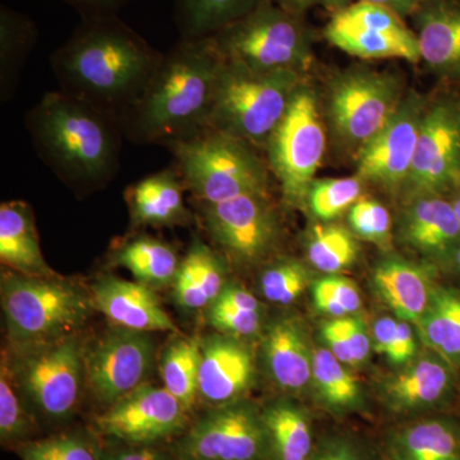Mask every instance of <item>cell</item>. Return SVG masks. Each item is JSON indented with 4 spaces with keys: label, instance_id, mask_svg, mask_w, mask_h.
<instances>
[{
    "label": "cell",
    "instance_id": "1",
    "mask_svg": "<svg viewBox=\"0 0 460 460\" xmlns=\"http://www.w3.org/2000/svg\"><path fill=\"white\" fill-rule=\"evenodd\" d=\"M164 54L118 16L81 18L50 57L60 91L113 115L131 111Z\"/></svg>",
    "mask_w": 460,
    "mask_h": 460
},
{
    "label": "cell",
    "instance_id": "2",
    "mask_svg": "<svg viewBox=\"0 0 460 460\" xmlns=\"http://www.w3.org/2000/svg\"><path fill=\"white\" fill-rule=\"evenodd\" d=\"M223 62L213 36L181 38L163 57L141 98L120 119L124 137L133 144L169 147L208 128Z\"/></svg>",
    "mask_w": 460,
    "mask_h": 460
},
{
    "label": "cell",
    "instance_id": "3",
    "mask_svg": "<svg viewBox=\"0 0 460 460\" xmlns=\"http://www.w3.org/2000/svg\"><path fill=\"white\" fill-rule=\"evenodd\" d=\"M25 124L36 154L77 195L104 189L119 172L122 126L89 102L47 93Z\"/></svg>",
    "mask_w": 460,
    "mask_h": 460
},
{
    "label": "cell",
    "instance_id": "4",
    "mask_svg": "<svg viewBox=\"0 0 460 460\" xmlns=\"http://www.w3.org/2000/svg\"><path fill=\"white\" fill-rule=\"evenodd\" d=\"M304 75L260 74L224 59L215 84L208 128L265 148Z\"/></svg>",
    "mask_w": 460,
    "mask_h": 460
},
{
    "label": "cell",
    "instance_id": "5",
    "mask_svg": "<svg viewBox=\"0 0 460 460\" xmlns=\"http://www.w3.org/2000/svg\"><path fill=\"white\" fill-rule=\"evenodd\" d=\"M2 310L12 344H31L78 334L96 310L90 289L74 280L2 274Z\"/></svg>",
    "mask_w": 460,
    "mask_h": 460
},
{
    "label": "cell",
    "instance_id": "6",
    "mask_svg": "<svg viewBox=\"0 0 460 460\" xmlns=\"http://www.w3.org/2000/svg\"><path fill=\"white\" fill-rule=\"evenodd\" d=\"M224 59L260 72H295L313 66L314 35L304 16L263 0L253 11L213 35Z\"/></svg>",
    "mask_w": 460,
    "mask_h": 460
},
{
    "label": "cell",
    "instance_id": "7",
    "mask_svg": "<svg viewBox=\"0 0 460 460\" xmlns=\"http://www.w3.org/2000/svg\"><path fill=\"white\" fill-rule=\"evenodd\" d=\"M4 357L32 411L53 422L74 416L86 383V349L80 334L40 343L12 344Z\"/></svg>",
    "mask_w": 460,
    "mask_h": 460
},
{
    "label": "cell",
    "instance_id": "8",
    "mask_svg": "<svg viewBox=\"0 0 460 460\" xmlns=\"http://www.w3.org/2000/svg\"><path fill=\"white\" fill-rule=\"evenodd\" d=\"M186 190L201 205L268 193L266 166L244 142L206 128L169 146Z\"/></svg>",
    "mask_w": 460,
    "mask_h": 460
},
{
    "label": "cell",
    "instance_id": "9",
    "mask_svg": "<svg viewBox=\"0 0 460 460\" xmlns=\"http://www.w3.org/2000/svg\"><path fill=\"white\" fill-rule=\"evenodd\" d=\"M404 95L401 80L390 72L365 66L344 69L326 89L325 118L332 137L356 156L389 122Z\"/></svg>",
    "mask_w": 460,
    "mask_h": 460
},
{
    "label": "cell",
    "instance_id": "10",
    "mask_svg": "<svg viewBox=\"0 0 460 460\" xmlns=\"http://www.w3.org/2000/svg\"><path fill=\"white\" fill-rule=\"evenodd\" d=\"M265 150L288 204H305L326 151L320 99L313 86L299 84Z\"/></svg>",
    "mask_w": 460,
    "mask_h": 460
},
{
    "label": "cell",
    "instance_id": "11",
    "mask_svg": "<svg viewBox=\"0 0 460 460\" xmlns=\"http://www.w3.org/2000/svg\"><path fill=\"white\" fill-rule=\"evenodd\" d=\"M178 460H270L262 411L238 401L210 408L175 440Z\"/></svg>",
    "mask_w": 460,
    "mask_h": 460
},
{
    "label": "cell",
    "instance_id": "12",
    "mask_svg": "<svg viewBox=\"0 0 460 460\" xmlns=\"http://www.w3.org/2000/svg\"><path fill=\"white\" fill-rule=\"evenodd\" d=\"M402 20L390 9L356 0L332 13L323 36L332 47L359 59L420 62L416 32Z\"/></svg>",
    "mask_w": 460,
    "mask_h": 460
},
{
    "label": "cell",
    "instance_id": "13",
    "mask_svg": "<svg viewBox=\"0 0 460 460\" xmlns=\"http://www.w3.org/2000/svg\"><path fill=\"white\" fill-rule=\"evenodd\" d=\"M93 423L100 435L132 447H157L190 425V411L175 396L147 383L109 405Z\"/></svg>",
    "mask_w": 460,
    "mask_h": 460
},
{
    "label": "cell",
    "instance_id": "14",
    "mask_svg": "<svg viewBox=\"0 0 460 460\" xmlns=\"http://www.w3.org/2000/svg\"><path fill=\"white\" fill-rule=\"evenodd\" d=\"M460 181V102H429L420 122L413 163L402 192L410 199L450 193Z\"/></svg>",
    "mask_w": 460,
    "mask_h": 460
},
{
    "label": "cell",
    "instance_id": "15",
    "mask_svg": "<svg viewBox=\"0 0 460 460\" xmlns=\"http://www.w3.org/2000/svg\"><path fill=\"white\" fill-rule=\"evenodd\" d=\"M155 345L150 332L115 328L86 350V384L95 401L108 408L146 384Z\"/></svg>",
    "mask_w": 460,
    "mask_h": 460
},
{
    "label": "cell",
    "instance_id": "16",
    "mask_svg": "<svg viewBox=\"0 0 460 460\" xmlns=\"http://www.w3.org/2000/svg\"><path fill=\"white\" fill-rule=\"evenodd\" d=\"M429 102L414 91L404 95L385 127L356 154V175L363 183L402 192L410 175L420 122Z\"/></svg>",
    "mask_w": 460,
    "mask_h": 460
},
{
    "label": "cell",
    "instance_id": "17",
    "mask_svg": "<svg viewBox=\"0 0 460 460\" xmlns=\"http://www.w3.org/2000/svg\"><path fill=\"white\" fill-rule=\"evenodd\" d=\"M205 228L233 260L243 265L261 261L274 250L279 223L268 193L202 205Z\"/></svg>",
    "mask_w": 460,
    "mask_h": 460
},
{
    "label": "cell",
    "instance_id": "18",
    "mask_svg": "<svg viewBox=\"0 0 460 460\" xmlns=\"http://www.w3.org/2000/svg\"><path fill=\"white\" fill-rule=\"evenodd\" d=\"M199 399L208 407L242 401L255 381V359L250 348L224 334L199 339Z\"/></svg>",
    "mask_w": 460,
    "mask_h": 460
},
{
    "label": "cell",
    "instance_id": "19",
    "mask_svg": "<svg viewBox=\"0 0 460 460\" xmlns=\"http://www.w3.org/2000/svg\"><path fill=\"white\" fill-rule=\"evenodd\" d=\"M90 292L96 310L115 328L150 334L180 332L153 288L114 275H102L93 281Z\"/></svg>",
    "mask_w": 460,
    "mask_h": 460
},
{
    "label": "cell",
    "instance_id": "20",
    "mask_svg": "<svg viewBox=\"0 0 460 460\" xmlns=\"http://www.w3.org/2000/svg\"><path fill=\"white\" fill-rule=\"evenodd\" d=\"M411 18L420 60L440 77L460 78V0H425Z\"/></svg>",
    "mask_w": 460,
    "mask_h": 460
},
{
    "label": "cell",
    "instance_id": "21",
    "mask_svg": "<svg viewBox=\"0 0 460 460\" xmlns=\"http://www.w3.org/2000/svg\"><path fill=\"white\" fill-rule=\"evenodd\" d=\"M399 233L405 244L429 256H450L460 247V220L443 195L410 199L402 211Z\"/></svg>",
    "mask_w": 460,
    "mask_h": 460
},
{
    "label": "cell",
    "instance_id": "22",
    "mask_svg": "<svg viewBox=\"0 0 460 460\" xmlns=\"http://www.w3.org/2000/svg\"><path fill=\"white\" fill-rule=\"evenodd\" d=\"M184 190L180 171L174 166L133 184L126 192L133 226H172L186 223L189 211L184 205Z\"/></svg>",
    "mask_w": 460,
    "mask_h": 460
},
{
    "label": "cell",
    "instance_id": "23",
    "mask_svg": "<svg viewBox=\"0 0 460 460\" xmlns=\"http://www.w3.org/2000/svg\"><path fill=\"white\" fill-rule=\"evenodd\" d=\"M0 261L9 270L27 277H54L42 256L35 217L23 201L0 206Z\"/></svg>",
    "mask_w": 460,
    "mask_h": 460
},
{
    "label": "cell",
    "instance_id": "24",
    "mask_svg": "<svg viewBox=\"0 0 460 460\" xmlns=\"http://www.w3.org/2000/svg\"><path fill=\"white\" fill-rule=\"evenodd\" d=\"M263 359L269 376L280 389L298 392L313 378V353L301 326L280 319L269 326L263 338Z\"/></svg>",
    "mask_w": 460,
    "mask_h": 460
},
{
    "label": "cell",
    "instance_id": "25",
    "mask_svg": "<svg viewBox=\"0 0 460 460\" xmlns=\"http://www.w3.org/2000/svg\"><path fill=\"white\" fill-rule=\"evenodd\" d=\"M226 265L201 238H193L172 283V296L181 308L199 311L210 307L226 286Z\"/></svg>",
    "mask_w": 460,
    "mask_h": 460
},
{
    "label": "cell",
    "instance_id": "26",
    "mask_svg": "<svg viewBox=\"0 0 460 460\" xmlns=\"http://www.w3.org/2000/svg\"><path fill=\"white\" fill-rule=\"evenodd\" d=\"M374 281L378 295L399 317L419 325L434 293L422 268L393 257L378 263Z\"/></svg>",
    "mask_w": 460,
    "mask_h": 460
},
{
    "label": "cell",
    "instance_id": "27",
    "mask_svg": "<svg viewBox=\"0 0 460 460\" xmlns=\"http://www.w3.org/2000/svg\"><path fill=\"white\" fill-rule=\"evenodd\" d=\"M111 260L115 266L131 272L136 281L153 289L172 286L181 261L171 244L145 234L118 244Z\"/></svg>",
    "mask_w": 460,
    "mask_h": 460
},
{
    "label": "cell",
    "instance_id": "28",
    "mask_svg": "<svg viewBox=\"0 0 460 460\" xmlns=\"http://www.w3.org/2000/svg\"><path fill=\"white\" fill-rule=\"evenodd\" d=\"M36 23L22 12L0 7V100L8 102L17 93L21 75L38 42Z\"/></svg>",
    "mask_w": 460,
    "mask_h": 460
},
{
    "label": "cell",
    "instance_id": "29",
    "mask_svg": "<svg viewBox=\"0 0 460 460\" xmlns=\"http://www.w3.org/2000/svg\"><path fill=\"white\" fill-rule=\"evenodd\" d=\"M270 460H310L314 441L310 417L293 402L279 401L262 410Z\"/></svg>",
    "mask_w": 460,
    "mask_h": 460
},
{
    "label": "cell",
    "instance_id": "30",
    "mask_svg": "<svg viewBox=\"0 0 460 460\" xmlns=\"http://www.w3.org/2000/svg\"><path fill=\"white\" fill-rule=\"evenodd\" d=\"M395 460H460V432L452 422L428 420L395 432L390 443Z\"/></svg>",
    "mask_w": 460,
    "mask_h": 460
},
{
    "label": "cell",
    "instance_id": "31",
    "mask_svg": "<svg viewBox=\"0 0 460 460\" xmlns=\"http://www.w3.org/2000/svg\"><path fill=\"white\" fill-rule=\"evenodd\" d=\"M452 375L447 365L438 359H420L387 386L393 408L399 411H413L431 407L447 395Z\"/></svg>",
    "mask_w": 460,
    "mask_h": 460
},
{
    "label": "cell",
    "instance_id": "32",
    "mask_svg": "<svg viewBox=\"0 0 460 460\" xmlns=\"http://www.w3.org/2000/svg\"><path fill=\"white\" fill-rule=\"evenodd\" d=\"M263 0H174V20L183 39L206 38L253 11Z\"/></svg>",
    "mask_w": 460,
    "mask_h": 460
},
{
    "label": "cell",
    "instance_id": "33",
    "mask_svg": "<svg viewBox=\"0 0 460 460\" xmlns=\"http://www.w3.org/2000/svg\"><path fill=\"white\" fill-rule=\"evenodd\" d=\"M199 339L177 337L166 345L160 359L163 386L190 411L199 401Z\"/></svg>",
    "mask_w": 460,
    "mask_h": 460
},
{
    "label": "cell",
    "instance_id": "34",
    "mask_svg": "<svg viewBox=\"0 0 460 460\" xmlns=\"http://www.w3.org/2000/svg\"><path fill=\"white\" fill-rule=\"evenodd\" d=\"M423 341L453 362H460V295L453 290L432 293L425 316L419 323Z\"/></svg>",
    "mask_w": 460,
    "mask_h": 460
},
{
    "label": "cell",
    "instance_id": "35",
    "mask_svg": "<svg viewBox=\"0 0 460 460\" xmlns=\"http://www.w3.org/2000/svg\"><path fill=\"white\" fill-rule=\"evenodd\" d=\"M308 261L314 269L334 275L352 266L358 256V244L353 233L332 223L311 228L307 237Z\"/></svg>",
    "mask_w": 460,
    "mask_h": 460
},
{
    "label": "cell",
    "instance_id": "36",
    "mask_svg": "<svg viewBox=\"0 0 460 460\" xmlns=\"http://www.w3.org/2000/svg\"><path fill=\"white\" fill-rule=\"evenodd\" d=\"M313 378L320 398L332 410L352 411L361 402L356 377L325 348L313 353Z\"/></svg>",
    "mask_w": 460,
    "mask_h": 460
},
{
    "label": "cell",
    "instance_id": "37",
    "mask_svg": "<svg viewBox=\"0 0 460 460\" xmlns=\"http://www.w3.org/2000/svg\"><path fill=\"white\" fill-rule=\"evenodd\" d=\"M36 422L31 411H26L25 401L14 383L5 357L0 367V441L4 447H20L31 440Z\"/></svg>",
    "mask_w": 460,
    "mask_h": 460
},
{
    "label": "cell",
    "instance_id": "38",
    "mask_svg": "<svg viewBox=\"0 0 460 460\" xmlns=\"http://www.w3.org/2000/svg\"><path fill=\"white\" fill-rule=\"evenodd\" d=\"M363 181L357 177L320 178L311 183L305 205L321 223L337 219L362 198Z\"/></svg>",
    "mask_w": 460,
    "mask_h": 460
},
{
    "label": "cell",
    "instance_id": "39",
    "mask_svg": "<svg viewBox=\"0 0 460 460\" xmlns=\"http://www.w3.org/2000/svg\"><path fill=\"white\" fill-rule=\"evenodd\" d=\"M22 460H102L100 447L78 434L54 435L17 447Z\"/></svg>",
    "mask_w": 460,
    "mask_h": 460
},
{
    "label": "cell",
    "instance_id": "40",
    "mask_svg": "<svg viewBox=\"0 0 460 460\" xmlns=\"http://www.w3.org/2000/svg\"><path fill=\"white\" fill-rule=\"evenodd\" d=\"M308 283V272L295 260L271 263L260 278L261 292L272 304L288 305L296 301Z\"/></svg>",
    "mask_w": 460,
    "mask_h": 460
},
{
    "label": "cell",
    "instance_id": "41",
    "mask_svg": "<svg viewBox=\"0 0 460 460\" xmlns=\"http://www.w3.org/2000/svg\"><path fill=\"white\" fill-rule=\"evenodd\" d=\"M348 223L356 237L386 246L392 237V217L377 199L359 198L348 210Z\"/></svg>",
    "mask_w": 460,
    "mask_h": 460
},
{
    "label": "cell",
    "instance_id": "42",
    "mask_svg": "<svg viewBox=\"0 0 460 460\" xmlns=\"http://www.w3.org/2000/svg\"><path fill=\"white\" fill-rule=\"evenodd\" d=\"M206 317L214 329L228 337H252L261 329V311L230 310L210 305L206 311Z\"/></svg>",
    "mask_w": 460,
    "mask_h": 460
},
{
    "label": "cell",
    "instance_id": "43",
    "mask_svg": "<svg viewBox=\"0 0 460 460\" xmlns=\"http://www.w3.org/2000/svg\"><path fill=\"white\" fill-rule=\"evenodd\" d=\"M310 460H368L367 456L350 438L330 436L316 443Z\"/></svg>",
    "mask_w": 460,
    "mask_h": 460
},
{
    "label": "cell",
    "instance_id": "44",
    "mask_svg": "<svg viewBox=\"0 0 460 460\" xmlns=\"http://www.w3.org/2000/svg\"><path fill=\"white\" fill-rule=\"evenodd\" d=\"M319 283L328 290L348 314L357 313L361 308V295L352 281L337 275H329L320 279Z\"/></svg>",
    "mask_w": 460,
    "mask_h": 460
},
{
    "label": "cell",
    "instance_id": "45",
    "mask_svg": "<svg viewBox=\"0 0 460 460\" xmlns=\"http://www.w3.org/2000/svg\"><path fill=\"white\" fill-rule=\"evenodd\" d=\"M341 330H343L350 350H352L356 365L365 362L368 358L371 350V341L366 332L362 321L356 317H339Z\"/></svg>",
    "mask_w": 460,
    "mask_h": 460
},
{
    "label": "cell",
    "instance_id": "46",
    "mask_svg": "<svg viewBox=\"0 0 460 460\" xmlns=\"http://www.w3.org/2000/svg\"><path fill=\"white\" fill-rule=\"evenodd\" d=\"M102 460H178L174 454H166L159 447H132L117 443V447L100 450Z\"/></svg>",
    "mask_w": 460,
    "mask_h": 460
},
{
    "label": "cell",
    "instance_id": "47",
    "mask_svg": "<svg viewBox=\"0 0 460 460\" xmlns=\"http://www.w3.org/2000/svg\"><path fill=\"white\" fill-rule=\"evenodd\" d=\"M75 9L81 18L118 16L131 0H60Z\"/></svg>",
    "mask_w": 460,
    "mask_h": 460
},
{
    "label": "cell",
    "instance_id": "48",
    "mask_svg": "<svg viewBox=\"0 0 460 460\" xmlns=\"http://www.w3.org/2000/svg\"><path fill=\"white\" fill-rule=\"evenodd\" d=\"M323 337L325 339L330 352L334 354L344 365H356L352 350L348 344L343 330L338 319H332L323 325Z\"/></svg>",
    "mask_w": 460,
    "mask_h": 460
},
{
    "label": "cell",
    "instance_id": "49",
    "mask_svg": "<svg viewBox=\"0 0 460 460\" xmlns=\"http://www.w3.org/2000/svg\"><path fill=\"white\" fill-rule=\"evenodd\" d=\"M211 305L241 311H260L261 307L255 296L251 295L243 288L232 286V284H226L224 287L222 293Z\"/></svg>",
    "mask_w": 460,
    "mask_h": 460
},
{
    "label": "cell",
    "instance_id": "50",
    "mask_svg": "<svg viewBox=\"0 0 460 460\" xmlns=\"http://www.w3.org/2000/svg\"><path fill=\"white\" fill-rule=\"evenodd\" d=\"M414 352H416V343H414L413 332L407 321H401L398 323L394 343L386 356L387 359L394 365H404L413 357Z\"/></svg>",
    "mask_w": 460,
    "mask_h": 460
},
{
    "label": "cell",
    "instance_id": "51",
    "mask_svg": "<svg viewBox=\"0 0 460 460\" xmlns=\"http://www.w3.org/2000/svg\"><path fill=\"white\" fill-rule=\"evenodd\" d=\"M274 2L290 13L304 16L305 12L314 7L328 8L334 13L339 9L349 5L354 0H274Z\"/></svg>",
    "mask_w": 460,
    "mask_h": 460
},
{
    "label": "cell",
    "instance_id": "52",
    "mask_svg": "<svg viewBox=\"0 0 460 460\" xmlns=\"http://www.w3.org/2000/svg\"><path fill=\"white\" fill-rule=\"evenodd\" d=\"M398 330V321L392 317H381L374 325L375 350L380 354H389Z\"/></svg>",
    "mask_w": 460,
    "mask_h": 460
},
{
    "label": "cell",
    "instance_id": "53",
    "mask_svg": "<svg viewBox=\"0 0 460 460\" xmlns=\"http://www.w3.org/2000/svg\"><path fill=\"white\" fill-rule=\"evenodd\" d=\"M314 305H316L317 310H320L323 314H328L330 317L339 319V317L348 316L344 308L341 307L334 298H332V296L330 295L325 288L321 286L319 281L314 283Z\"/></svg>",
    "mask_w": 460,
    "mask_h": 460
},
{
    "label": "cell",
    "instance_id": "54",
    "mask_svg": "<svg viewBox=\"0 0 460 460\" xmlns=\"http://www.w3.org/2000/svg\"><path fill=\"white\" fill-rule=\"evenodd\" d=\"M372 4L381 5L394 12L402 18L411 17V14L423 4L425 0H363Z\"/></svg>",
    "mask_w": 460,
    "mask_h": 460
},
{
    "label": "cell",
    "instance_id": "55",
    "mask_svg": "<svg viewBox=\"0 0 460 460\" xmlns=\"http://www.w3.org/2000/svg\"><path fill=\"white\" fill-rule=\"evenodd\" d=\"M450 193H453L452 199H450V202H452L454 210H456V213L458 215L460 220V181L459 183L454 187V190Z\"/></svg>",
    "mask_w": 460,
    "mask_h": 460
},
{
    "label": "cell",
    "instance_id": "56",
    "mask_svg": "<svg viewBox=\"0 0 460 460\" xmlns=\"http://www.w3.org/2000/svg\"><path fill=\"white\" fill-rule=\"evenodd\" d=\"M453 261L454 265H456V269L460 271V247L456 250V252L454 253Z\"/></svg>",
    "mask_w": 460,
    "mask_h": 460
},
{
    "label": "cell",
    "instance_id": "57",
    "mask_svg": "<svg viewBox=\"0 0 460 460\" xmlns=\"http://www.w3.org/2000/svg\"><path fill=\"white\" fill-rule=\"evenodd\" d=\"M390 460H395L394 458H392V456H390Z\"/></svg>",
    "mask_w": 460,
    "mask_h": 460
}]
</instances>
